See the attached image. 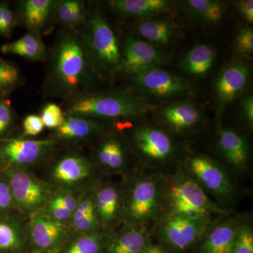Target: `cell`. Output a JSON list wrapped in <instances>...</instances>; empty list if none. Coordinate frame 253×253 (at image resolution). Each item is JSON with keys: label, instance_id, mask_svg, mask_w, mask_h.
Segmentation results:
<instances>
[{"label": "cell", "instance_id": "cell-1", "mask_svg": "<svg viewBox=\"0 0 253 253\" xmlns=\"http://www.w3.org/2000/svg\"><path fill=\"white\" fill-rule=\"evenodd\" d=\"M90 60L83 41L74 33L65 35L55 50L52 82L59 93L71 95L81 90L91 78Z\"/></svg>", "mask_w": 253, "mask_h": 253}, {"label": "cell", "instance_id": "cell-2", "mask_svg": "<svg viewBox=\"0 0 253 253\" xmlns=\"http://www.w3.org/2000/svg\"><path fill=\"white\" fill-rule=\"evenodd\" d=\"M156 106L144 99L122 92L86 95L76 100L67 115L83 117L128 118L144 114Z\"/></svg>", "mask_w": 253, "mask_h": 253}, {"label": "cell", "instance_id": "cell-3", "mask_svg": "<svg viewBox=\"0 0 253 253\" xmlns=\"http://www.w3.org/2000/svg\"><path fill=\"white\" fill-rule=\"evenodd\" d=\"M89 60L107 73L121 70L119 42L111 25L99 11H94L86 21L83 39Z\"/></svg>", "mask_w": 253, "mask_h": 253}, {"label": "cell", "instance_id": "cell-4", "mask_svg": "<svg viewBox=\"0 0 253 253\" xmlns=\"http://www.w3.org/2000/svg\"><path fill=\"white\" fill-rule=\"evenodd\" d=\"M167 201L172 214L207 221L217 208L196 181L186 176L176 178L169 184Z\"/></svg>", "mask_w": 253, "mask_h": 253}, {"label": "cell", "instance_id": "cell-5", "mask_svg": "<svg viewBox=\"0 0 253 253\" xmlns=\"http://www.w3.org/2000/svg\"><path fill=\"white\" fill-rule=\"evenodd\" d=\"M6 178L16 208L31 214L44 209L53 196L45 183L25 169H8L1 172Z\"/></svg>", "mask_w": 253, "mask_h": 253}, {"label": "cell", "instance_id": "cell-6", "mask_svg": "<svg viewBox=\"0 0 253 253\" xmlns=\"http://www.w3.org/2000/svg\"><path fill=\"white\" fill-rule=\"evenodd\" d=\"M30 217L26 229L31 253H59L73 236L66 224L55 220L43 210L30 214Z\"/></svg>", "mask_w": 253, "mask_h": 253}, {"label": "cell", "instance_id": "cell-7", "mask_svg": "<svg viewBox=\"0 0 253 253\" xmlns=\"http://www.w3.org/2000/svg\"><path fill=\"white\" fill-rule=\"evenodd\" d=\"M54 139H10L0 141V172L25 169L42 161L54 149Z\"/></svg>", "mask_w": 253, "mask_h": 253}, {"label": "cell", "instance_id": "cell-8", "mask_svg": "<svg viewBox=\"0 0 253 253\" xmlns=\"http://www.w3.org/2000/svg\"><path fill=\"white\" fill-rule=\"evenodd\" d=\"M207 221L195 220L172 214L165 218L158 230L160 241L166 251L183 253L202 239Z\"/></svg>", "mask_w": 253, "mask_h": 253}, {"label": "cell", "instance_id": "cell-9", "mask_svg": "<svg viewBox=\"0 0 253 253\" xmlns=\"http://www.w3.org/2000/svg\"><path fill=\"white\" fill-rule=\"evenodd\" d=\"M160 194L156 181L149 178L139 179L131 188L125 206L128 224L141 225L157 212Z\"/></svg>", "mask_w": 253, "mask_h": 253}, {"label": "cell", "instance_id": "cell-10", "mask_svg": "<svg viewBox=\"0 0 253 253\" xmlns=\"http://www.w3.org/2000/svg\"><path fill=\"white\" fill-rule=\"evenodd\" d=\"M166 56L151 43L141 38L129 37L125 43L121 70L131 74H139L160 67L166 63Z\"/></svg>", "mask_w": 253, "mask_h": 253}, {"label": "cell", "instance_id": "cell-11", "mask_svg": "<svg viewBox=\"0 0 253 253\" xmlns=\"http://www.w3.org/2000/svg\"><path fill=\"white\" fill-rule=\"evenodd\" d=\"M93 172L94 168L87 159L69 155L55 163L50 174L51 180L61 190L75 192L86 184Z\"/></svg>", "mask_w": 253, "mask_h": 253}, {"label": "cell", "instance_id": "cell-12", "mask_svg": "<svg viewBox=\"0 0 253 253\" xmlns=\"http://www.w3.org/2000/svg\"><path fill=\"white\" fill-rule=\"evenodd\" d=\"M249 67L241 59L235 60L224 68L214 84V91L219 109L223 110L244 89L249 77Z\"/></svg>", "mask_w": 253, "mask_h": 253}, {"label": "cell", "instance_id": "cell-13", "mask_svg": "<svg viewBox=\"0 0 253 253\" xmlns=\"http://www.w3.org/2000/svg\"><path fill=\"white\" fill-rule=\"evenodd\" d=\"M134 81L138 89L154 96H172L189 89L184 79L159 68L135 75Z\"/></svg>", "mask_w": 253, "mask_h": 253}, {"label": "cell", "instance_id": "cell-14", "mask_svg": "<svg viewBox=\"0 0 253 253\" xmlns=\"http://www.w3.org/2000/svg\"><path fill=\"white\" fill-rule=\"evenodd\" d=\"M190 172L210 191L221 196L232 191L231 181L225 172L211 158L196 156L189 161Z\"/></svg>", "mask_w": 253, "mask_h": 253}, {"label": "cell", "instance_id": "cell-15", "mask_svg": "<svg viewBox=\"0 0 253 253\" xmlns=\"http://www.w3.org/2000/svg\"><path fill=\"white\" fill-rule=\"evenodd\" d=\"M151 244L141 225L127 223L121 230L108 235L104 253H143Z\"/></svg>", "mask_w": 253, "mask_h": 253}, {"label": "cell", "instance_id": "cell-16", "mask_svg": "<svg viewBox=\"0 0 253 253\" xmlns=\"http://www.w3.org/2000/svg\"><path fill=\"white\" fill-rule=\"evenodd\" d=\"M0 251L31 253L26 226L17 215L9 214L0 217Z\"/></svg>", "mask_w": 253, "mask_h": 253}, {"label": "cell", "instance_id": "cell-17", "mask_svg": "<svg viewBox=\"0 0 253 253\" xmlns=\"http://www.w3.org/2000/svg\"><path fill=\"white\" fill-rule=\"evenodd\" d=\"M136 146L146 157L165 160L172 154L174 146L169 136L159 129L150 126L139 128L134 134Z\"/></svg>", "mask_w": 253, "mask_h": 253}, {"label": "cell", "instance_id": "cell-18", "mask_svg": "<svg viewBox=\"0 0 253 253\" xmlns=\"http://www.w3.org/2000/svg\"><path fill=\"white\" fill-rule=\"evenodd\" d=\"M119 16L148 20L156 14L170 9L171 2L166 0H113L109 2Z\"/></svg>", "mask_w": 253, "mask_h": 253}, {"label": "cell", "instance_id": "cell-19", "mask_svg": "<svg viewBox=\"0 0 253 253\" xmlns=\"http://www.w3.org/2000/svg\"><path fill=\"white\" fill-rule=\"evenodd\" d=\"M239 227L234 221L214 226L205 236L199 253H232Z\"/></svg>", "mask_w": 253, "mask_h": 253}, {"label": "cell", "instance_id": "cell-20", "mask_svg": "<svg viewBox=\"0 0 253 253\" xmlns=\"http://www.w3.org/2000/svg\"><path fill=\"white\" fill-rule=\"evenodd\" d=\"M218 144L226 161L240 169L247 168L249 147L246 139L231 129H223L219 133Z\"/></svg>", "mask_w": 253, "mask_h": 253}, {"label": "cell", "instance_id": "cell-21", "mask_svg": "<svg viewBox=\"0 0 253 253\" xmlns=\"http://www.w3.org/2000/svg\"><path fill=\"white\" fill-rule=\"evenodd\" d=\"M95 210L100 226L112 225L121 212V198L118 189L112 185L100 187L94 195Z\"/></svg>", "mask_w": 253, "mask_h": 253}, {"label": "cell", "instance_id": "cell-22", "mask_svg": "<svg viewBox=\"0 0 253 253\" xmlns=\"http://www.w3.org/2000/svg\"><path fill=\"white\" fill-rule=\"evenodd\" d=\"M0 50L4 54L17 55L30 61H42L45 57V46L40 34L32 31L16 41L5 43Z\"/></svg>", "mask_w": 253, "mask_h": 253}, {"label": "cell", "instance_id": "cell-23", "mask_svg": "<svg viewBox=\"0 0 253 253\" xmlns=\"http://www.w3.org/2000/svg\"><path fill=\"white\" fill-rule=\"evenodd\" d=\"M187 14L193 19L206 25L220 23L225 16L226 4L216 0H189L184 1Z\"/></svg>", "mask_w": 253, "mask_h": 253}, {"label": "cell", "instance_id": "cell-24", "mask_svg": "<svg viewBox=\"0 0 253 253\" xmlns=\"http://www.w3.org/2000/svg\"><path fill=\"white\" fill-rule=\"evenodd\" d=\"M161 117L168 126L178 131L186 130L199 123L201 114L194 105L181 103L171 105L161 111Z\"/></svg>", "mask_w": 253, "mask_h": 253}, {"label": "cell", "instance_id": "cell-25", "mask_svg": "<svg viewBox=\"0 0 253 253\" xmlns=\"http://www.w3.org/2000/svg\"><path fill=\"white\" fill-rule=\"evenodd\" d=\"M51 0H27L21 6V18L29 31L40 34L54 10Z\"/></svg>", "mask_w": 253, "mask_h": 253}, {"label": "cell", "instance_id": "cell-26", "mask_svg": "<svg viewBox=\"0 0 253 253\" xmlns=\"http://www.w3.org/2000/svg\"><path fill=\"white\" fill-rule=\"evenodd\" d=\"M216 57L215 49L207 44H200L189 50L181 60V66L184 71L201 76L207 74L214 64Z\"/></svg>", "mask_w": 253, "mask_h": 253}, {"label": "cell", "instance_id": "cell-27", "mask_svg": "<svg viewBox=\"0 0 253 253\" xmlns=\"http://www.w3.org/2000/svg\"><path fill=\"white\" fill-rule=\"evenodd\" d=\"M99 128V124L89 118L67 115L63 124L56 129V134L64 140H80L93 135Z\"/></svg>", "mask_w": 253, "mask_h": 253}, {"label": "cell", "instance_id": "cell-28", "mask_svg": "<svg viewBox=\"0 0 253 253\" xmlns=\"http://www.w3.org/2000/svg\"><path fill=\"white\" fill-rule=\"evenodd\" d=\"M136 32L151 44L165 45L175 36V27L167 19H148L138 25Z\"/></svg>", "mask_w": 253, "mask_h": 253}, {"label": "cell", "instance_id": "cell-29", "mask_svg": "<svg viewBox=\"0 0 253 253\" xmlns=\"http://www.w3.org/2000/svg\"><path fill=\"white\" fill-rule=\"evenodd\" d=\"M107 236L104 231L100 230L89 234H76L59 253H104Z\"/></svg>", "mask_w": 253, "mask_h": 253}, {"label": "cell", "instance_id": "cell-30", "mask_svg": "<svg viewBox=\"0 0 253 253\" xmlns=\"http://www.w3.org/2000/svg\"><path fill=\"white\" fill-rule=\"evenodd\" d=\"M100 164L111 169H121L125 163L124 151L121 143L116 139H106L97 150Z\"/></svg>", "mask_w": 253, "mask_h": 253}, {"label": "cell", "instance_id": "cell-31", "mask_svg": "<svg viewBox=\"0 0 253 253\" xmlns=\"http://www.w3.org/2000/svg\"><path fill=\"white\" fill-rule=\"evenodd\" d=\"M19 70L13 63L0 57V97H6L18 86Z\"/></svg>", "mask_w": 253, "mask_h": 253}, {"label": "cell", "instance_id": "cell-32", "mask_svg": "<svg viewBox=\"0 0 253 253\" xmlns=\"http://www.w3.org/2000/svg\"><path fill=\"white\" fill-rule=\"evenodd\" d=\"M65 117L62 110L54 103L46 104L41 114L43 124L49 129H57L64 122Z\"/></svg>", "mask_w": 253, "mask_h": 253}, {"label": "cell", "instance_id": "cell-33", "mask_svg": "<svg viewBox=\"0 0 253 253\" xmlns=\"http://www.w3.org/2000/svg\"><path fill=\"white\" fill-rule=\"evenodd\" d=\"M14 123V111L7 96L0 97V141L9 134Z\"/></svg>", "mask_w": 253, "mask_h": 253}, {"label": "cell", "instance_id": "cell-34", "mask_svg": "<svg viewBox=\"0 0 253 253\" xmlns=\"http://www.w3.org/2000/svg\"><path fill=\"white\" fill-rule=\"evenodd\" d=\"M16 208L6 178L0 174V217L7 215Z\"/></svg>", "mask_w": 253, "mask_h": 253}, {"label": "cell", "instance_id": "cell-35", "mask_svg": "<svg viewBox=\"0 0 253 253\" xmlns=\"http://www.w3.org/2000/svg\"><path fill=\"white\" fill-rule=\"evenodd\" d=\"M16 24L14 11L6 3L0 1V36L9 38Z\"/></svg>", "mask_w": 253, "mask_h": 253}, {"label": "cell", "instance_id": "cell-36", "mask_svg": "<svg viewBox=\"0 0 253 253\" xmlns=\"http://www.w3.org/2000/svg\"><path fill=\"white\" fill-rule=\"evenodd\" d=\"M232 253H253V234L249 226H240Z\"/></svg>", "mask_w": 253, "mask_h": 253}, {"label": "cell", "instance_id": "cell-37", "mask_svg": "<svg viewBox=\"0 0 253 253\" xmlns=\"http://www.w3.org/2000/svg\"><path fill=\"white\" fill-rule=\"evenodd\" d=\"M236 51L238 54L252 56L253 53V32L251 28H242L236 38Z\"/></svg>", "mask_w": 253, "mask_h": 253}, {"label": "cell", "instance_id": "cell-38", "mask_svg": "<svg viewBox=\"0 0 253 253\" xmlns=\"http://www.w3.org/2000/svg\"><path fill=\"white\" fill-rule=\"evenodd\" d=\"M43 211L55 220L65 224L71 221L73 216L72 213L51 198L49 202L46 204Z\"/></svg>", "mask_w": 253, "mask_h": 253}, {"label": "cell", "instance_id": "cell-39", "mask_svg": "<svg viewBox=\"0 0 253 253\" xmlns=\"http://www.w3.org/2000/svg\"><path fill=\"white\" fill-rule=\"evenodd\" d=\"M81 196V195H78L77 193L73 191L61 190V191L53 194L51 199L59 203L73 214L77 208Z\"/></svg>", "mask_w": 253, "mask_h": 253}, {"label": "cell", "instance_id": "cell-40", "mask_svg": "<svg viewBox=\"0 0 253 253\" xmlns=\"http://www.w3.org/2000/svg\"><path fill=\"white\" fill-rule=\"evenodd\" d=\"M44 126L41 116L38 115H28L23 120V128L25 135L35 136L44 130Z\"/></svg>", "mask_w": 253, "mask_h": 253}, {"label": "cell", "instance_id": "cell-41", "mask_svg": "<svg viewBox=\"0 0 253 253\" xmlns=\"http://www.w3.org/2000/svg\"><path fill=\"white\" fill-rule=\"evenodd\" d=\"M72 5L73 0H63L55 3L54 14L58 22L67 26L69 25Z\"/></svg>", "mask_w": 253, "mask_h": 253}, {"label": "cell", "instance_id": "cell-42", "mask_svg": "<svg viewBox=\"0 0 253 253\" xmlns=\"http://www.w3.org/2000/svg\"><path fill=\"white\" fill-rule=\"evenodd\" d=\"M85 7L81 1L73 0L72 11L70 18L69 26H77L84 21L85 18Z\"/></svg>", "mask_w": 253, "mask_h": 253}, {"label": "cell", "instance_id": "cell-43", "mask_svg": "<svg viewBox=\"0 0 253 253\" xmlns=\"http://www.w3.org/2000/svg\"><path fill=\"white\" fill-rule=\"evenodd\" d=\"M240 13L246 21L250 23L253 22V1L244 0L239 2Z\"/></svg>", "mask_w": 253, "mask_h": 253}, {"label": "cell", "instance_id": "cell-44", "mask_svg": "<svg viewBox=\"0 0 253 253\" xmlns=\"http://www.w3.org/2000/svg\"><path fill=\"white\" fill-rule=\"evenodd\" d=\"M242 110L245 118L247 120L250 126L253 123V98L252 96H248L244 99L242 103Z\"/></svg>", "mask_w": 253, "mask_h": 253}, {"label": "cell", "instance_id": "cell-45", "mask_svg": "<svg viewBox=\"0 0 253 253\" xmlns=\"http://www.w3.org/2000/svg\"><path fill=\"white\" fill-rule=\"evenodd\" d=\"M143 253H168V252L161 245L158 246V245L151 244Z\"/></svg>", "mask_w": 253, "mask_h": 253}, {"label": "cell", "instance_id": "cell-46", "mask_svg": "<svg viewBox=\"0 0 253 253\" xmlns=\"http://www.w3.org/2000/svg\"><path fill=\"white\" fill-rule=\"evenodd\" d=\"M31 253H59L51 252V251H39V252H31Z\"/></svg>", "mask_w": 253, "mask_h": 253}, {"label": "cell", "instance_id": "cell-47", "mask_svg": "<svg viewBox=\"0 0 253 253\" xmlns=\"http://www.w3.org/2000/svg\"><path fill=\"white\" fill-rule=\"evenodd\" d=\"M0 253H5V252H2V251H0Z\"/></svg>", "mask_w": 253, "mask_h": 253}]
</instances>
